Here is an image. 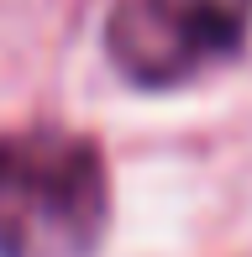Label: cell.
Segmentation results:
<instances>
[{
	"instance_id": "2",
	"label": "cell",
	"mask_w": 252,
	"mask_h": 257,
	"mask_svg": "<svg viewBox=\"0 0 252 257\" xmlns=\"http://www.w3.org/2000/svg\"><path fill=\"white\" fill-rule=\"evenodd\" d=\"M252 37V0H116L105 58L137 89H179L231 63Z\"/></svg>"
},
{
	"instance_id": "1",
	"label": "cell",
	"mask_w": 252,
	"mask_h": 257,
	"mask_svg": "<svg viewBox=\"0 0 252 257\" xmlns=\"http://www.w3.org/2000/svg\"><path fill=\"white\" fill-rule=\"evenodd\" d=\"M110 231V168L95 137L27 126L0 137V257H95Z\"/></svg>"
}]
</instances>
